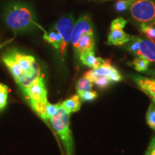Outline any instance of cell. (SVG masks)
<instances>
[{
  "mask_svg": "<svg viewBox=\"0 0 155 155\" xmlns=\"http://www.w3.org/2000/svg\"><path fill=\"white\" fill-rule=\"evenodd\" d=\"M4 18L7 27L15 32H28L36 28L46 32L36 22L32 8L25 3L15 2L9 5L5 9Z\"/></svg>",
  "mask_w": 155,
  "mask_h": 155,
  "instance_id": "6da1fadb",
  "label": "cell"
},
{
  "mask_svg": "<svg viewBox=\"0 0 155 155\" xmlns=\"http://www.w3.org/2000/svg\"><path fill=\"white\" fill-rule=\"evenodd\" d=\"M50 121L63 141L66 154L73 155V145L70 129V114L61 105L57 113L50 119Z\"/></svg>",
  "mask_w": 155,
  "mask_h": 155,
  "instance_id": "7a4b0ae2",
  "label": "cell"
},
{
  "mask_svg": "<svg viewBox=\"0 0 155 155\" xmlns=\"http://www.w3.org/2000/svg\"><path fill=\"white\" fill-rule=\"evenodd\" d=\"M25 94L28 97L29 101L33 109L43 119H45L46 106L48 102L47 99V90L43 78L41 75L36 78L27 88Z\"/></svg>",
  "mask_w": 155,
  "mask_h": 155,
  "instance_id": "3957f363",
  "label": "cell"
},
{
  "mask_svg": "<svg viewBox=\"0 0 155 155\" xmlns=\"http://www.w3.org/2000/svg\"><path fill=\"white\" fill-rule=\"evenodd\" d=\"M129 11L140 25H155V0H131Z\"/></svg>",
  "mask_w": 155,
  "mask_h": 155,
  "instance_id": "277c9868",
  "label": "cell"
},
{
  "mask_svg": "<svg viewBox=\"0 0 155 155\" xmlns=\"http://www.w3.org/2000/svg\"><path fill=\"white\" fill-rule=\"evenodd\" d=\"M9 53L22 68L30 84L40 76V66L32 56L25 55L17 50H11Z\"/></svg>",
  "mask_w": 155,
  "mask_h": 155,
  "instance_id": "5b68a950",
  "label": "cell"
},
{
  "mask_svg": "<svg viewBox=\"0 0 155 155\" xmlns=\"http://www.w3.org/2000/svg\"><path fill=\"white\" fill-rule=\"evenodd\" d=\"M73 24H74V19L72 15H69L60 19L55 26V29L58 31V32L61 34L63 38V42L60 49L62 58H64L68 44L71 40L73 27H74Z\"/></svg>",
  "mask_w": 155,
  "mask_h": 155,
  "instance_id": "8992f818",
  "label": "cell"
},
{
  "mask_svg": "<svg viewBox=\"0 0 155 155\" xmlns=\"http://www.w3.org/2000/svg\"><path fill=\"white\" fill-rule=\"evenodd\" d=\"M86 34H94V28L91 17L87 15H82L79 17L73 27L71 44L75 50L77 48L78 44L81 37Z\"/></svg>",
  "mask_w": 155,
  "mask_h": 155,
  "instance_id": "52a82bcc",
  "label": "cell"
},
{
  "mask_svg": "<svg viewBox=\"0 0 155 155\" xmlns=\"http://www.w3.org/2000/svg\"><path fill=\"white\" fill-rule=\"evenodd\" d=\"M131 78L141 91L150 97L155 104V79L136 74L131 75Z\"/></svg>",
  "mask_w": 155,
  "mask_h": 155,
  "instance_id": "ba28073f",
  "label": "cell"
},
{
  "mask_svg": "<svg viewBox=\"0 0 155 155\" xmlns=\"http://www.w3.org/2000/svg\"><path fill=\"white\" fill-rule=\"evenodd\" d=\"M138 41L139 42L138 56H143L148 60L150 63H155V42L139 37H138Z\"/></svg>",
  "mask_w": 155,
  "mask_h": 155,
  "instance_id": "9c48e42d",
  "label": "cell"
},
{
  "mask_svg": "<svg viewBox=\"0 0 155 155\" xmlns=\"http://www.w3.org/2000/svg\"><path fill=\"white\" fill-rule=\"evenodd\" d=\"M79 55L81 61L83 65L93 69L98 68L106 61L101 58L96 57L94 50H85L81 52Z\"/></svg>",
  "mask_w": 155,
  "mask_h": 155,
  "instance_id": "30bf717a",
  "label": "cell"
},
{
  "mask_svg": "<svg viewBox=\"0 0 155 155\" xmlns=\"http://www.w3.org/2000/svg\"><path fill=\"white\" fill-rule=\"evenodd\" d=\"M131 37L123 30H111L108 35L106 44L108 45H124L131 40Z\"/></svg>",
  "mask_w": 155,
  "mask_h": 155,
  "instance_id": "8fae6325",
  "label": "cell"
},
{
  "mask_svg": "<svg viewBox=\"0 0 155 155\" xmlns=\"http://www.w3.org/2000/svg\"><path fill=\"white\" fill-rule=\"evenodd\" d=\"M95 38L94 34H86L81 37L78 44L75 52L80 54L85 50H94Z\"/></svg>",
  "mask_w": 155,
  "mask_h": 155,
  "instance_id": "7c38bea8",
  "label": "cell"
},
{
  "mask_svg": "<svg viewBox=\"0 0 155 155\" xmlns=\"http://www.w3.org/2000/svg\"><path fill=\"white\" fill-rule=\"evenodd\" d=\"M61 105L68 113L71 114L80 110L81 107V98L78 95H74L68 99L64 101Z\"/></svg>",
  "mask_w": 155,
  "mask_h": 155,
  "instance_id": "4fadbf2b",
  "label": "cell"
},
{
  "mask_svg": "<svg viewBox=\"0 0 155 155\" xmlns=\"http://www.w3.org/2000/svg\"><path fill=\"white\" fill-rule=\"evenodd\" d=\"M43 39L48 43L51 44L55 49H61L63 38L59 32H54V31H52L49 33L47 32H45Z\"/></svg>",
  "mask_w": 155,
  "mask_h": 155,
  "instance_id": "5bb4252c",
  "label": "cell"
},
{
  "mask_svg": "<svg viewBox=\"0 0 155 155\" xmlns=\"http://www.w3.org/2000/svg\"><path fill=\"white\" fill-rule=\"evenodd\" d=\"M150 63L143 56L139 55L135 57L134 60L131 63V65L138 72H147L149 70Z\"/></svg>",
  "mask_w": 155,
  "mask_h": 155,
  "instance_id": "9a60e30c",
  "label": "cell"
},
{
  "mask_svg": "<svg viewBox=\"0 0 155 155\" xmlns=\"http://www.w3.org/2000/svg\"><path fill=\"white\" fill-rule=\"evenodd\" d=\"M124 48L127 51L129 52L137 57L139 52V42L138 41V36H132L131 40L127 42L124 45Z\"/></svg>",
  "mask_w": 155,
  "mask_h": 155,
  "instance_id": "2e32d148",
  "label": "cell"
},
{
  "mask_svg": "<svg viewBox=\"0 0 155 155\" xmlns=\"http://www.w3.org/2000/svg\"><path fill=\"white\" fill-rule=\"evenodd\" d=\"M146 121L151 129L155 131V104L151 102L146 114Z\"/></svg>",
  "mask_w": 155,
  "mask_h": 155,
  "instance_id": "e0dca14e",
  "label": "cell"
},
{
  "mask_svg": "<svg viewBox=\"0 0 155 155\" xmlns=\"http://www.w3.org/2000/svg\"><path fill=\"white\" fill-rule=\"evenodd\" d=\"M115 69V68L112 66L111 63H109V61H106L105 63L103 64L102 65H101L99 68L96 69H94V71L97 74L99 75H104V76L107 77L108 78L109 75H111V73L113 72L114 70Z\"/></svg>",
  "mask_w": 155,
  "mask_h": 155,
  "instance_id": "ac0fdd59",
  "label": "cell"
},
{
  "mask_svg": "<svg viewBox=\"0 0 155 155\" xmlns=\"http://www.w3.org/2000/svg\"><path fill=\"white\" fill-rule=\"evenodd\" d=\"M94 86V83L91 82L86 78L83 77L78 81L76 83L77 91H91Z\"/></svg>",
  "mask_w": 155,
  "mask_h": 155,
  "instance_id": "d6986e66",
  "label": "cell"
},
{
  "mask_svg": "<svg viewBox=\"0 0 155 155\" xmlns=\"http://www.w3.org/2000/svg\"><path fill=\"white\" fill-rule=\"evenodd\" d=\"M111 81L107 77L104 76V75H99L98 74H97V76L94 79V81H93V83L96 85V86L101 89H105L108 88L111 84Z\"/></svg>",
  "mask_w": 155,
  "mask_h": 155,
  "instance_id": "ffe728a7",
  "label": "cell"
},
{
  "mask_svg": "<svg viewBox=\"0 0 155 155\" xmlns=\"http://www.w3.org/2000/svg\"><path fill=\"white\" fill-rule=\"evenodd\" d=\"M140 30L143 33L146 35L149 40L155 42V25L141 24Z\"/></svg>",
  "mask_w": 155,
  "mask_h": 155,
  "instance_id": "44dd1931",
  "label": "cell"
},
{
  "mask_svg": "<svg viewBox=\"0 0 155 155\" xmlns=\"http://www.w3.org/2000/svg\"><path fill=\"white\" fill-rule=\"evenodd\" d=\"M78 95L81 99L83 101H91L96 99L98 96V94L95 91H78Z\"/></svg>",
  "mask_w": 155,
  "mask_h": 155,
  "instance_id": "7402d4cb",
  "label": "cell"
},
{
  "mask_svg": "<svg viewBox=\"0 0 155 155\" xmlns=\"http://www.w3.org/2000/svg\"><path fill=\"white\" fill-rule=\"evenodd\" d=\"M8 95V88L0 83V109L6 106Z\"/></svg>",
  "mask_w": 155,
  "mask_h": 155,
  "instance_id": "603a6c76",
  "label": "cell"
},
{
  "mask_svg": "<svg viewBox=\"0 0 155 155\" xmlns=\"http://www.w3.org/2000/svg\"><path fill=\"white\" fill-rule=\"evenodd\" d=\"M61 104H49L48 103L47 106H46L45 111V119H50L55 114L57 113L58 108H59Z\"/></svg>",
  "mask_w": 155,
  "mask_h": 155,
  "instance_id": "cb8c5ba5",
  "label": "cell"
},
{
  "mask_svg": "<svg viewBox=\"0 0 155 155\" xmlns=\"http://www.w3.org/2000/svg\"><path fill=\"white\" fill-rule=\"evenodd\" d=\"M127 24V21L122 17L115 19L111 22V30H123Z\"/></svg>",
  "mask_w": 155,
  "mask_h": 155,
  "instance_id": "d4e9b609",
  "label": "cell"
},
{
  "mask_svg": "<svg viewBox=\"0 0 155 155\" xmlns=\"http://www.w3.org/2000/svg\"><path fill=\"white\" fill-rule=\"evenodd\" d=\"M131 5V0H119L115 5L116 10L119 12H124L129 9Z\"/></svg>",
  "mask_w": 155,
  "mask_h": 155,
  "instance_id": "484cf974",
  "label": "cell"
},
{
  "mask_svg": "<svg viewBox=\"0 0 155 155\" xmlns=\"http://www.w3.org/2000/svg\"><path fill=\"white\" fill-rule=\"evenodd\" d=\"M108 79H109L112 83L120 82V81H122V76L121 73L119 72V71L115 68V69L114 70L113 72L111 73V75L108 77Z\"/></svg>",
  "mask_w": 155,
  "mask_h": 155,
  "instance_id": "4316f807",
  "label": "cell"
},
{
  "mask_svg": "<svg viewBox=\"0 0 155 155\" xmlns=\"http://www.w3.org/2000/svg\"><path fill=\"white\" fill-rule=\"evenodd\" d=\"M146 155H155V137H153V139L151 141L150 147L147 149L146 153Z\"/></svg>",
  "mask_w": 155,
  "mask_h": 155,
  "instance_id": "83f0119b",
  "label": "cell"
},
{
  "mask_svg": "<svg viewBox=\"0 0 155 155\" xmlns=\"http://www.w3.org/2000/svg\"><path fill=\"white\" fill-rule=\"evenodd\" d=\"M14 40V38H12V39H9V40H7V41H5V42H4L3 43H2V44H0V49H1L2 48H3L4 46H5L6 45H7V44H9V42H11L12 41V40Z\"/></svg>",
  "mask_w": 155,
  "mask_h": 155,
  "instance_id": "f1b7e54d",
  "label": "cell"
},
{
  "mask_svg": "<svg viewBox=\"0 0 155 155\" xmlns=\"http://www.w3.org/2000/svg\"><path fill=\"white\" fill-rule=\"evenodd\" d=\"M151 74L154 75V76H155V71H151Z\"/></svg>",
  "mask_w": 155,
  "mask_h": 155,
  "instance_id": "f546056e",
  "label": "cell"
},
{
  "mask_svg": "<svg viewBox=\"0 0 155 155\" xmlns=\"http://www.w3.org/2000/svg\"><path fill=\"white\" fill-rule=\"evenodd\" d=\"M145 155H146V154H145Z\"/></svg>",
  "mask_w": 155,
  "mask_h": 155,
  "instance_id": "4dcf8cb0",
  "label": "cell"
}]
</instances>
